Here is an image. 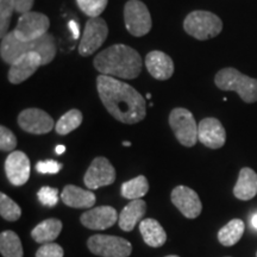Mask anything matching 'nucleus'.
I'll return each mask as SVG.
<instances>
[{
	"mask_svg": "<svg viewBox=\"0 0 257 257\" xmlns=\"http://www.w3.org/2000/svg\"><path fill=\"white\" fill-rule=\"evenodd\" d=\"M96 88L105 108L114 119L124 124H136L146 118V100L128 83L99 74Z\"/></svg>",
	"mask_w": 257,
	"mask_h": 257,
	"instance_id": "obj_1",
	"label": "nucleus"
},
{
	"mask_svg": "<svg viewBox=\"0 0 257 257\" xmlns=\"http://www.w3.org/2000/svg\"><path fill=\"white\" fill-rule=\"evenodd\" d=\"M94 68L101 75L133 80L142 72V57L134 48L125 44H113L98 54L93 61Z\"/></svg>",
	"mask_w": 257,
	"mask_h": 257,
	"instance_id": "obj_2",
	"label": "nucleus"
},
{
	"mask_svg": "<svg viewBox=\"0 0 257 257\" xmlns=\"http://www.w3.org/2000/svg\"><path fill=\"white\" fill-rule=\"evenodd\" d=\"M28 53L38 54L42 57L43 66H47L56 56L57 48L55 37L51 34H46L36 41L23 42L18 40L15 32L11 31L3 38L0 46V56L5 63L12 64L16 60Z\"/></svg>",
	"mask_w": 257,
	"mask_h": 257,
	"instance_id": "obj_3",
	"label": "nucleus"
},
{
	"mask_svg": "<svg viewBox=\"0 0 257 257\" xmlns=\"http://www.w3.org/2000/svg\"><path fill=\"white\" fill-rule=\"evenodd\" d=\"M214 82L221 91L236 92L244 102L257 101V79L250 78L232 67L220 69L216 74Z\"/></svg>",
	"mask_w": 257,
	"mask_h": 257,
	"instance_id": "obj_4",
	"label": "nucleus"
},
{
	"mask_svg": "<svg viewBox=\"0 0 257 257\" xmlns=\"http://www.w3.org/2000/svg\"><path fill=\"white\" fill-rule=\"evenodd\" d=\"M184 29L189 36L199 41L217 37L223 30V22L208 11H193L185 18Z\"/></svg>",
	"mask_w": 257,
	"mask_h": 257,
	"instance_id": "obj_5",
	"label": "nucleus"
},
{
	"mask_svg": "<svg viewBox=\"0 0 257 257\" xmlns=\"http://www.w3.org/2000/svg\"><path fill=\"white\" fill-rule=\"evenodd\" d=\"M169 125L176 140L184 147L191 148L198 142V124L187 108L176 107L170 112Z\"/></svg>",
	"mask_w": 257,
	"mask_h": 257,
	"instance_id": "obj_6",
	"label": "nucleus"
},
{
	"mask_svg": "<svg viewBox=\"0 0 257 257\" xmlns=\"http://www.w3.org/2000/svg\"><path fill=\"white\" fill-rule=\"evenodd\" d=\"M89 251L100 257H128L133 245L128 240L108 234H93L87 240Z\"/></svg>",
	"mask_w": 257,
	"mask_h": 257,
	"instance_id": "obj_7",
	"label": "nucleus"
},
{
	"mask_svg": "<svg viewBox=\"0 0 257 257\" xmlns=\"http://www.w3.org/2000/svg\"><path fill=\"white\" fill-rule=\"evenodd\" d=\"M125 28L135 37L146 36L152 30V16L146 4L140 0H128L124 8Z\"/></svg>",
	"mask_w": 257,
	"mask_h": 257,
	"instance_id": "obj_8",
	"label": "nucleus"
},
{
	"mask_svg": "<svg viewBox=\"0 0 257 257\" xmlns=\"http://www.w3.org/2000/svg\"><path fill=\"white\" fill-rule=\"evenodd\" d=\"M108 36V27L101 17L89 18L83 29L78 50L81 56H91L100 48Z\"/></svg>",
	"mask_w": 257,
	"mask_h": 257,
	"instance_id": "obj_9",
	"label": "nucleus"
},
{
	"mask_svg": "<svg viewBox=\"0 0 257 257\" xmlns=\"http://www.w3.org/2000/svg\"><path fill=\"white\" fill-rule=\"evenodd\" d=\"M49 27L50 21L46 15L30 11L19 17L17 27L15 28L14 32L18 40L31 42L36 41L48 34Z\"/></svg>",
	"mask_w": 257,
	"mask_h": 257,
	"instance_id": "obj_10",
	"label": "nucleus"
},
{
	"mask_svg": "<svg viewBox=\"0 0 257 257\" xmlns=\"http://www.w3.org/2000/svg\"><path fill=\"white\" fill-rule=\"evenodd\" d=\"M115 181V169L106 157L99 156L92 161L83 176V182L89 191L110 186Z\"/></svg>",
	"mask_w": 257,
	"mask_h": 257,
	"instance_id": "obj_11",
	"label": "nucleus"
},
{
	"mask_svg": "<svg viewBox=\"0 0 257 257\" xmlns=\"http://www.w3.org/2000/svg\"><path fill=\"white\" fill-rule=\"evenodd\" d=\"M17 121L22 130L34 135L48 134L55 126L54 119L46 111L35 107L22 111Z\"/></svg>",
	"mask_w": 257,
	"mask_h": 257,
	"instance_id": "obj_12",
	"label": "nucleus"
},
{
	"mask_svg": "<svg viewBox=\"0 0 257 257\" xmlns=\"http://www.w3.org/2000/svg\"><path fill=\"white\" fill-rule=\"evenodd\" d=\"M170 199L174 206L188 219H195L200 216L202 204L194 189L187 186H178L172 191Z\"/></svg>",
	"mask_w": 257,
	"mask_h": 257,
	"instance_id": "obj_13",
	"label": "nucleus"
},
{
	"mask_svg": "<svg viewBox=\"0 0 257 257\" xmlns=\"http://www.w3.org/2000/svg\"><path fill=\"white\" fill-rule=\"evenodd\" d=\"M31 166L28 155L23 152L15 150L6 157L5 173L9 181L14 186H23L30 178Z\"/></svg>",
	"mask_w": 257,
	"mask_h": 257,
	"instance_id": "obj_14",
	"label": "nucleus"
},
{
	"mask_svg": "<svg viewBox=\"0 0 257 257\" xmlns=\"http://www.w3.org/2000/svg\"><path fill=\"white\" fill-rule=\"evenodd\" d=\"M198 141L210 149H219L226 142V131L217 118H205L198 124Z\"/></svg>",
	"mask_w": 257,
	"mask_h": 257,
	"instance_id": "obj_15",
	"label": "nucleus"
},
{
	"mask_svg": "<svg viewBox=\"0 0 257 257\" xmlns=\"http://www.w3.org/2000/svg\"><path fill=\"white\" fill-rule=\"evenodd\" d=\"M119 219L118 212L112 206H98L81 214L80 221L89 230H106Z\"/></svg>",
	"mask_w": 257,
	"mask_h": 257,
	"instance_id": "obj_16",
	"label": "nucleus"
},
{
	"mask_svg": "<svg viewBox=\"0 0 257 257\" xmlns=\"http://www.w3.org/2000/svg\"><path fill=\"white\" fill-rule=\"evenodd\" d=\"M43 66L42 57L36 53H28L21 56L11 64L9 69L8 79L14 85H19L28 80L36 70Z\"/></svg>",
	"mask_w": 257,
	"mask_h": 257,
	"instance_id": "obj_17",
	"label": "nucleus"
},
{
	"mask_svg": "<svg viewBox=\"0 0 257 257\" xmlns=\"http://www.w3.org/2000/svg\"><path fill=\"white\" fill-rule=\"evenodd\" d=\"M146 66L150 75L160 81H166L174 74V62L172 57L160 50H154L147 54Z\"/></svg>",
	"mask_w": 257,
	"mask_h": 257,
	"instance_id": "obj_18",
	"label": "nucleus"
},
{
	"mask_svg": "<svg viewBox=\"0 0 257 257\" xmlns=\"http://www.w3.org/2000/svg\"><path fill=\"white\" fill-rule=\"evenodd\" d=\"M147 202L142 199L130 201L119 213L118 225L125 232L133 231L138 223L142 221V218L146 216Z\"/></svg>",
	"mask_w": 257,
	"mask_h": 257,
	"instance_id": "obj_19",
	"label": "nucleus"
},
{
	"mask_svg": "<svg viewBox=\"0 0 257 257\" xmlns=\"http://www.w3.org/2000/svg\"><path fill=\"white\" fill-rule=\"evenodd\" d=\"M62 202L73 208H91L95 204V194L74 185H67L61 194Z\"/></svg>",
	"mask_w": 257,
	"mask_h": 257,
	"instance_id": "obj_20",
	"label": "nucleus"
},
{
	"mask_svg": "<svg viewBox=\"0 0 257 257\" xmlns=\"http://www.w3.org/2000/svg\"><path fill=\"white\" fill-rule=\"evenodd\" d=\"M234 197L246 201L257 194V173L251 168L244 167L240 169L237 184L233 187Z\"/></svg>",
	"mask_w": 257,
	"mask_h": 257,
	"instance_id": "obj_21",
	"label": "nucleus"
},
{
	"mask_svg": "<svg viewBox=\"0 0 257 257\" xmlns=\"http://www.w3.org/2000/svg\"><path fill=\"white\" fill-rule=\"evenodd\" d=\"M140 231L147 245L160 248L167 242V233L159 221L153 218H147L140 223Z\"/></svg>",
	"mask_w": 257,
	"mask_h": 257,
	"instance_id": "obj_22",
	"label": "nucleus"
},
{
	"mask_svg": "<svg viewBox=\"0 0 257 257\" xmlns=\"http://www.w3.org/2000/svg\"><path fill=\"white\" fill-rule=\"evenodd\" d=\"M62 221L56 218L43 220L31 231V237L35 242L40 244L53 243L62 231Z\"/></svg>",
	"mask_w": 257,
	"mask_h": 257,
	"instance_id": "obj_23",
	"label": "nucleus"
},
{
	"mask_svg": "<svg viewBox=\"0 0 257 257\" xmlns=\"http://www.w3.org/2000/svg\"><path fill=\"white\" fill-rule=\"evenodd\" d=\"M244 230H245V225L244 221L240 219H232L230 220L226 225L218 232V240L221 245L224 246H232L236 243L239 242L242 238Z\"/></svg>",
	"mask_w": 257,
	"mask_h": 257,
	"instance_id": "obj_24",
	"label": "nucleus"
},
{
	"mask_svg": "<svg viewBox=\"0 0 257 257\" xmlns=\"http://www.w3.org/2000/svg\"><path fill=\"white\" fill-rule=\"evenodd\" d=\"M149 192V182L144 175H138L128 181L124 182L120 187L121 197L128 200H137Z\"/></svg>",
	"mask_w": 257,
	"mask_h": 257,
	"instance_id": "obj_25",
	"label": "nucleus"
},
{
	"mask_svg": "<svg viewBox=\"0 0 257 257\" xmlns=\"http://www.w3.org/2000/svg\"><path fill=\"white\" fill-rule=\"evenodd\" d=\"M0 252L3 257H23V245L21 238L14 231H3L0 234Z\"/></svg>",
	"mask_w": 257,
	"mask_h": 257,
	"instance_id": "obj_26",
	"label": "nucleus"
},
{
	"mask_svg": "<svg viewBox=\"0 0 257 257\" xmlns=\"http://www.w3.org/2000/svg\"><path fill=\"white\" fill-rule=\"evenodd\" d=\"M82 113L81 111L76 110V108H73V110H69L66 112L62 117L57 120L55 124V131L59 135H62V136H66L72 133V131L78 128L82 123Z\"/></svg>",
	"mask_w": 257,
	"mask_h": 257,
	"instance_id": "obj_27",
	"label": "nucleus"
},
{
	"mask_svg": "<svg viewBox=\"0 0 257 257\" xmlns=\"http://www.w3.org/2000/svg\"><path fill=\"white\" fill-rule=\"evenodd\" d=\"M0 214L5 220L17 221L22 216V208L5 193H2L0 194Z\"/></svg>",
	"mask_w": 257,
	"mask_h": 257,
	"instance_id": "obj_28",
	"label": "nucleus"
},
{
	"mask_svg": "<svg viewBox=\"0 0 257 257\" xmlns=\"http://www.w3.org/2000/svg\"><path fill=\"white\" fill-rule=\"evenodd\" d=\"M79 9L89 18L99 17L107 6L108 0H76Z\"/></svg>",
	"mask_w": 257,
	"mask_h": 257,
	"instance_id": "obj_29",
	"label": "nucleus"
},
{
	"mask_svg": "<svg viewBox=\"0 0 257 257\" xmlns=\"http://www.w3.org/2000/svg\"><path fill=\"white\" fill-rule=\"evenodd\" d=\"M14 11L15 6L12 0H0V35L3 38L9 34L8 30Z\"/></svg>",
	"mask_w": 257,
	"mask_h": 257,
	"instance_id": "obj_30",
	"label": "nucleus"
},
{
	"mask_svg": "<svg viewBox=\"0 0 257 257\" xmlns=\"http://www.w3.org/2000/svg\"><path fill=\"white\" fill-rule=\"evenodd\" d=\"M37 197L42 205L47 207H53L59 201V189L44 186L37 192Z\"/></svg>",
	"mask_w": 257,
	"mask_h": 257,
	"instance_id": "obj_31",
	"label": "nucleus"
},
{
	"mask_svg": "<svg viewBox=\"0 0 257 257\" xmlns=\"http://www.w3.org/2000/svg\"><path fill=\"white\" fill-rule=\"evenodd\" d=\"M17 147V138L9 127L0 126V149L3 152H12Z\"/></svg>",
	"mask_w": 257,
	"mask_h": 257,
	"instance_id": "obj_32",
	"label": "nucleus"
},
{
	"mask_svg": "<svg viewBox=\"0 0 257 257\" xmlns=\"http://www.w3.org/2000/svg\"><path fill=\"white\" fill-rule=\"evenodd\" d=\"M64 251L62 246L56 243L42 244V246L36 251V257H63Z\"/></svg>",
	"mask_w": 257,
	"mask_h": 257,
	"instance_id": "obj_33",
	"label": "nucleus"
},
{
	"mask_svg": "<svg viewBox=\"0 0 257 257\" xmlns=\"http://www.w3.org/2000/svg\"><path fill=\"white\" fill-rule=\"evenodd\" d=\"M62 168V165L54 160L40 161L36 165V170L41 174H57Z\"/></svg>",
	"mask_w": 257,
	"mask_h": 257,
	"instance_id": "obj_34",
	"label": "nucleus"
},
{
	"mask_svg": "<svg viewBox=\"0 0 257 257\" xmlns=\"http://www.w3.org/2000/svg\"><path fill=\"white\" fill-rule=\"evenodd\" d=\"M12 2H14L15 11L24 15L31 11L35 0H12Z\"/></svg>",
	"mask_w": 257,
	"mask_h": 257,
	"instance_id": "obj_35",
	"label": "nucleus"
},
{
	"mask_svg": "<svg viewBox=\"0 0 257 257\" xmlns=\"http://www.w3.org/2000/svg\"><path fill=\"white\" fill-rule=\"evenodd\" d=\"M69 29L73 32V37L75 38V40H76V38H79L80 31H79V27H78V24H76L75 21H70L69 22Z\"/></svg>",
	"mask_w": 257,
	"mask_h": 257,
	"instance_id": "obj_36",
	"label": "nucleus"
},
{
	"mask_svg": "<svg viewBox=\"0 0 257 257\" xmlns=\"http://www.w3.org/2000/svg\"><path fill=\"white\" fill-rule=\"evenodd\" d=\"M55 152H56L57 155H61V154H63L64 152H66V147H64V146H57Z\"/></svg>",
	"mask_w": 257,
	"mask_h": 257,
	"instance_id": "obj_37",
	"label": "nucleus"
},
{
	"mask_svg": "<svg viewBox=\"0 0 257 257\" xmlns=\"http://www.w3.org/2000/svg\"><path fill=\"white\" fill-rule=\"evenodd\" d=\"M251 225L257 230V213L253 214L252 218H251Z\"/></svg>",
	"mask_w": 257,
	"mask_h": 257,
	"instance_id": "obj_38",
	"label": "nucleus"
},
{
	"mask_svg": "<svg viewBox=\"0 0 257 257\" xmlns=\"http://www.w3.org/2000/svg\"><path fill=\"white\" fill-rule=\"evenodd\" d=\"M123 146H124V147H130L131 143H130V142H123Z\"/></svg>",
	"mask_w": 257,
	"mask_h": 257,
	"instance_id": "obj_39",
	"label": "nucleus"
},
{
	"mask_svg": "<svg viewBox=\"0 0 257 257\" xmlns=\"http://www.w3.org/2000/svg\"><path fill=\"white\" fill-rule=\"evenodd\" d=\"M166 257H180V256H176V255H168V256H166Z\"/></svg>",
	"mask_w": 257,
	"mask_h": 257,
	"instance_id": "obj_40",
	"label": "nucleus"
},
{
	"mask_svg": "<svg viewBox=\"0 0 257 257\" xmlns=\"http://www.w3.org/2000/svg\"><path fill=\"white\" fill-rule=\"evenodd\" d=\"M256 256H257V255H256Z\"/></svg>",
	"mask_w": 257,
	"mask_h": 257,
	"instance_id": "obj_41",
	"label": "nucleus"
}]
</instances>
